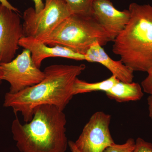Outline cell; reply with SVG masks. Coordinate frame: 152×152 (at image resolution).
Masks as SVG:
<instances>
[{"label":"cell","instance_id":"1","mask_svg":"<svg viewBox=\"0 0 152 152\" xmlns=\"http://www.w3.org/2000/svg\"><path fill=\"white\" fill-rule=\"evenodd\" d=\"M85 65L54 64L44 70L45 77L37 84L16 94L7 93L3 105L20 113L25 122L32 119L34 110L40 105L56 106L64 111L75 95V80L85 70Z\"/></svg>","mask_w":152,"mask_h":152},{"label":"cell","instance_id":"2","mask_svg":"<svg viewBox=\"0 0 152 152\" xmlns=\"http://www.w3.org/2000/svg\"><path fill=\"white\" fill-rule=\"evenodd\" d=\"M65 115L56 106L40 105L32 119L23 124L16 117L12 123L13 138L21 152H65L68 146Z\"/></svg>","mask_w":152,"mask_h":152},{"label":"cell","instance_id":"3","mask_svg":"<svg viewBox=\"0 0 152 152\" xmlns=\"http://www.w3.org/2000/svg\"><path fill=\"white\" fill-rule=\"evenodd\" d=\"M129 20L113 41L112 50L133 72L152 67V6L132 3Z\"/></svg>","mask_w":152,"mask_h":152},{"label":"cell","instance_id":"4","mask_svg":"<svg viewBox=\"0 0 152 152\" xmlns=\"http://www.w3.org/2000/svg\"><path fill=\"white\" fill-rule=\"evenodd\" d=\"M113 39L92 14H71L41 42L60 46L85 55L95 43L105 45Z\"/></svg>","mask_w":152,"mask_h":152},{"label":"cell","instance_id":"5","mask_svg":"<svg viewBox=\"0 0 152 152\" xmlns=\"http://www.w3.org/2000/svg\"><path fill=\"white\" fill-rule=\"evenodd\" d=\"M71 14L65 0H45L43 9L38 13L28 8L23 15L25 37L42 41Z\"/></svg>","mask_w":152,"mask_h":152},{"label":"cell","instance_id":"6","mask_svg":"<svg viewBox=\"0 0 152 152\" xmlns=\"http://www.w3.org/2000/svg\"><path fill=\"white\" fill-rule=\"evenodd\" d=\"M0 72L2 80L10 84L11 94L37 84L45 77L44 71L36 66L31 52L25 49L11 61L0 63Z\"/></svg>","mask_w":152,"mask_h":152},{"label":"cell","instance_id":"7","mask_svg":"<svg viewBox=\"0 0 152 152\" xmlns=\"http://www.w3.org/2000/svg\"><path fill=\"white\" fill-rule=\"evenodd\" d=\"M111 116L102 111L94 113L75 142L80 152H104L115 143L110 129Z\"/></svg>","mask_w":152,"mask_h":152},{"label":"cell","instance_id":"8","mask_svg":"<svg viewBox=\"0 0 152 152\" xmlns=\"http://www.w3.org/2000/svg\"><path fill=\"white\" fill-rule=\"evenodd\" d=\"M20 17L11 9L0 4V63L15 58L19 42L24 37Z\"/></svg>","mask_w":152,"mask_h":152},{"label":"cell","instance_id":"9","mask_svg":"<svg viewBox=\"0 0 152 152\" xmlns=\"http://www.w3.org/2000/svg\"><path fill=\"white\" fill-rule=\"evenodd\" d=\"M92 14L113 41L124 29L130 17L129 10H117L110 0H94Z\"/></svg>","mask_w":152,"mask_h":152},{"label":"cell","instance_id":"10","mask_svg":"<svg viewBox=\"0 0 152 152\" xmlns=\"http://www.w3.org/2000/svg\"><path fill=\"white\" fill-rule=\"evenodd\" d=\"M19 46L31 52L33 62L40 69L42 62L47 58L60 57L76 60L86 61L85 55L60 46H50L31 37H24L19 42Z\"/></svg>","mask_w":152,"mask_h":152},{"label":"cell","instance_id":"11","mask_svg":"<svg viewBox=\"0 0 152 152\" xmlns=\"http://www.w3.org/2000/svg\"><path fill=\"white\" fill-rule=\"evenodd\" d=\"M98 43L90 47L85 55L86 61L89 62L98 63L102 65L120 81L132 83L134 79V72L125 65L121 61L112 59Z\"/></svg>","mask_w":152,"mask_h":152},{"label":"cell","instance_id":"12","mask_svg":"<svg viewBox=\"0 0 152 152\" xmlns=\"http://www.w3.org/2000/svg\"><path fill=\"white\" fill-rule=\"evenodd\" d=\"M105 94L109 99L121 103L140 100L144 96L141 86L138 83L120 81Z\"/></svg>","mask_w":152,"mask_h":152},{"label":"cell","instance_id":"13","mask_svg":"<svg viewBox=\"0 0 152 152\" xmlns=\"http://www.w3.org/2000/svg\"><path fill=\"white\" fill-rule=\"evenodd\" d=\"M119 81L113 75L105 80L96 83H88L77 78L74 84V95L96 91L106 93Z\"/></svg>","mask_w":152,"mask_h":152},{"label":"cell","instance_id":"14","mask_svg":"<svg viewBox=\"0 0 152 152\" xmlns=\"http://www.w3.org/2000/svg\"><path fill=\"white\" fill-rule=\"evenodd\" d=\"M72 14L92 15L94 0H65Z\"/></svg>","mask_w":152,"mask_h":152},{"label":"cell","instance_id":"15","mask_svg":"<svg viewBox=\"0 0 152 152\" xmlns=\"http://www.w3.org/2000/svg\"><path fill=\"white\" fill-rule=\"evenodd\" d=\"M135 141L134 139L129 138L122 144L114 143L107 148L104 152H134Z\"/></svg>","mask_w":152,"mask_h":152},{"label":"cell","instance_id":"16","mask_svg":"<svg viewBox=\"0 0 152 152\" xmlns=\"http://www.w3.org/2000/svg\"><path fill=\"white\" fill-rule=\"evenodd\" d=\"M134 152H152V143L139 137L135 141Z\"/></svg>","mask_w":152,"mask_h":152},{"label":"cell","instance_id":"17","mask_svg":"<svg viewBox=\"0 0 152 152\" xmlns=\"http://www.w3.org/2000/svg\"><path fill=\"white\" fill-rule=\"evenodd\" d=\"M148 75L141 82V87L143 92L152 94V67L147 72Z\"/></svg>","mask_w":152,"mask_h":152},{"label":"cell","instance_id":"18","mask_svg":"<svg viewBox=\"0 0 152 152\" xmlns=\"http://www.w3.org/2000/svg\"><path fill=\"white\" fill-rule=\"evenodd\" d=\"M35 5V10L36 12H40L43 9L45 4L43 2V0H32Z\"/></svg>","mask_w":152,"mask_h":152},{"label":"cell","instance_id":"19","mask_svg":"<svg viewBox=\"0 0 152 152\" xmlns=\"http://www.w3.org/2000/svg\"><path fill=\"white\" fill-rule=\"evenodd\" d=\"M0 3L3 5L7 7L8 8L11 9V10H12L15 12H18V9L12 5L7 0H0Z\"/></svg>","mask_w":152,"mask_h":152},{"label":"cell","instance_id":"20","mask_svg":"<svg viewBox=\"0 0 152 152\" xmlns=\"http://www.w3.org/2000/svg\"><path fill=\"white\" fill-rule=\"evenodd\" d=\"M148 106L149 115L152 120V94L150 95L147 99Z\"/></svg>","mask_w":152,"mask_h":152},{"label":"cell","instance_id":"21","mask_svg":"<svg viewBox=\"0 0 152 152\" xmlns=\"http://www.w3.org/2000/svg\"><path fill=\"white\" fill-rule=\"evenodd\" d=\"M68 146L69 147L70 149L72 152H80L77 147H76L75 142L72 141H69Z\"/></svg>","mask_w":152,"mask_h":152},{"label":"cell","instance_id":"22","mask_svg":"<svg viewBox=\"0 0 152 152\" xmlns=\"http://www.w3.org/2000/svg\"><path fill=\"white\" fill-rule=\"evenodd\" d=\"M2 82V80L1 79V72H0V85L1 84Z\"/></svg>","mask_w":152,"mask_h":152}]
</instances>
